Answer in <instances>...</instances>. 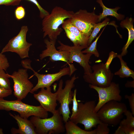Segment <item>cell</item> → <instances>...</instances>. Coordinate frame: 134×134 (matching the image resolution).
I'll return each mask as SVG.
<instances>
[{"label":"cell","instance_id":"cell-26","mask_svg":"<svg viewBox=\"0 0 134 134\" xmlns=\"http://www.w3.org/2000/svg\"><path fill=\"white\" fill-rule=\"evenodd\" d=\"M25 9L23 6H20L17 7L15 11V15L16 18L18 20L23 19L25 17Z\"/></svg>","mask_w":134,"mask_h":134},{"label":"cell","instance_id":"cell-17","mask_svg":"<svg viewBox=\"0 0 134 134\" xmlns=\"http://www.w3.org/2000/svg\"><path fill=\"white\" fill-rule=\"evenodd\" d=\"M65 123L66 134H103L104 132L103 127L99 124L94 130L87 131L81 129L70 120Z\"/></svg>","mask_w":134,"mask_h":134},{"label":"cell","instance_id":"cell-21","mask_svg":"<svg viewBox=\"0 0 134 134\" xmlns=\"http://www.w3.org/2000/svg\"><path fill=\"white\" fill-rule=\"evenodd\" d=\"M97 1L99 4L102 9V12L100 13L99 15L98 22H100L102 20L108 16L114 17L118 20L119 21L122 20L124 19L125 15L118 14L117 12V11L120 8L119 7H116L113 8H108L104 4L102 0H97Z\"/></svg>","mask_w":134,"mask_h":134},{"label":"cell","instance_id":"cell-10","mask_svg":"<svg viewBox=\"0 0 134 134\" xmlns=\"http://www.w3.org/2000/svg\"><path fill=\"white\" fill-rule=\"evenodd\" d=\"M93 72L84 75L83 79L86 82L93 86L101 87L109 86L111 83L113 74L107 69L103 63L94 65L92 67Z\"/></svg>","mask_w":134,"mask_h":134},{"label":"cell","instance_id":"cell-11","mask_svg":"<svg viewBox=\"0 0 134 134\" xmlns=\"http://www.w3.org/2000/svg\"><path fill=\"white\" fill-rule=\"evenodd\" d=\"M60 46L57 47L59 51H66L69 52L68 63L69 64L75 62L83 68L84 75H88L92 72L91 67L89 64V60L93 55L91 53L84 54L82 50L88 47L81 46H70L65 44L60 41H58Z\"/></svg>","mask_w":134,"mask_h":134},{"label":"cell","instance_id":"cell-15","mask_svg":"<svg viewBox=\"0 0 134 134\" xmlns=\"http://www.w3.org/2000/svg\"><path fill=\"white\" fill-rule=\"evenodd\" d=\"M41 88L37 94H34V98L38 101L44 110L53 114L56 111L57 106L56 92L53 93L51 91V87Z\"/></svg>","mask_w":134,"mask_h":134},{"label":"cell","instance_id":"cell-30","mask_svg":"<svg viewBox=\"0 0 134 134\" xmlns=\"http://www.w3.org/2000/svg\"><path fill=\"white\" fill-rule=\"evenodd\" d=\"M63 29L65 31L67 36L72 42L74 46H80L75 36L68 29L66 28Z\"/></svg>","mask_w":134,"mask_h":134},{"label":"cell","instance_id":"cell-24","mask_svg":"<svg viewBox=\"0 0 134 134\" xmlns=\"http://www.w3.org/2000/svg\"><path fill=\"white\" fill-rule=\"evenodd\" d=\"M11 75L6 73L3 69H0V88L6 89H11L9 78Z\"/></svg>","mask_w":134,"mask_h":134},{"label":"cell","instance_id":"cell-34","mask_svg":"<svg viewBox=\"0 0 134 134\" xmlns=\"http://www.w3.org/2000/svg\"><path fill=\"white\" fill-rule=\"evenodd\" d=\"M11 89H6L0 88V97L4 98L12 94Z\"/></svg>","mask_w":134,"mask_h":134},{"label":"cell","instance_id":"cell-6","mask_svg":"<svg viewBox=\"0 0 134 134\" xmlns=\"http://www.w3.org/2000/svg\"><path fill=\"white\" fill-rule=\"evenodd\" d=\"M78 78L74 75L70 79L66 81L63 89V80H61L59 83L58 88L56 92V99L60 104V107L58 109L65 123L68 121L70 117V112L69 105L72 103L73 94L71 90L74 87V83L75 80Z\"/></svg>","mask_w":134,"mask_h":134},{"label":"cell","instance_id":"cell-31","mask_svg":"<svg viewBox=\"0 0 134 134\" xmlns=\"http://www.w3.org/2000/svg\"><path fill=\"white\" fill-rule=\"evenodd\" d=\"M22 0H0V5L16 6L19 5Z\"/></svg>","mask_w":134,"mask_h":134},{"label":"cell","instance_id":"cell-36","mask_svg":"<svg viewBox=\"0 0 134 134\" xmlns=\"http://www.w3.org/2000/svg\"><path fill=\"white\" fill-rule=\"evenodd\" d=\"M3 131L2 129L0 128V134H3Z\"/></svg>","mask_w":134,"mask_h":134},{"label":"cell","instance_id":"cell-3","mask_svg":"<svg viewBox=\"0 0 134 134\" xmlns=\"http://www.w3.org/2000/svg\"><path fill=\"white\" fill-rule=\"evenodd\" d=\"M95 100H90L84 103H78L77 112L70 120L75 124L84 125V130L89 131L99 124L102 123L99 119L97 112L94 111L96 105Z\"/></svg>","mask_w":134,"mask_h":134},{"label":"cell","instance_id":"cell-22","mask_svg":"<svg viewBox=\"0 0 134 134\" xmlns=\"http://www.w3.org/2000/svg\"><path fill=\"white\" fill-rule=\"evenodd\" d=\"M122 57L120 54H118L117 55V57L120 60L121 67L118 71L114 73V74L119 76L121 78L131 77L134 80V71L128 66L127 63L123 60Z\"/></svg>","mask_w":134,"mask_h":134},{"label":"cell","instance_id":"cell-4","mask_svg":"<svg viewBox=\"0 0 134 134\" xmlns=\"http://www.w3.org/2000/svg\"><path fill=\"white\" fill-rule=\"evenodd\" d=\"M0 110L16 111L19 113L21 117L26 119H28L31 116L46 118L48 117V112L40 105H31L23 102L21 100H7L0 97Z\"/></svg>","mask_w":134,"mask_h":134},{"label":"cell","instance_id":"cell-1","mask_svg":"<svg viewBox=\"0 0 134 134\" xmlns=\"http://www.w3.org/2000/svg\"><path fill=\"white\" fill-rule=\"evenodd\" d=\"M74 12L58 6L55 7L50 13L43 19L42 30L43 37L48 36L50 40H56L63 29L59 27L66 19L70 18Z\"/></svg>","mask_w":134,"mask_h":134},{"label":"cell","instance_id":"cell-18","mask_svg":"<svg viewBox=\"0 0 134 134\" xmlns=\"http://www.w3.org/2000/svg\"><path fill=\"white\" fill-rule=\"evenodd\" d=\"M63 29H68L75 36L80 46L88 47V43L89 37L80 31L70 21L69 18L65 20L62 24Z\"/></svg>","mask_w":134,"mask_h":134},{"label":"cell","instance_id":"cell-28","mask_svg":"<svg viewBox=\"0 0 134 134\" xmlns=\"http://www.w3.org/2000/svg\"><path fill=\"white\" fill-rule=\"evenodd\" d=\"M30 1L35 4L38 8L40 12V17L43 19L49 14L47 11L44 9L39 4L37 0H25Z\"/></svg>","mask_w":134,"mask_h":134},{"label":"cell","instance_id":"cell-20","mask_svg":"<svg viewBox=\"0 0 134 134\" xmlns=\"http://www.w3.org/2000/svg\"><path fill=\"white\" fill-rule=\"evenodd\" d=\"M124 114L126 116V118L121 121L119 124V127L124 134H134V115L128 110L125 111Z\"/></svg>","mask_w":134,"mask_h":134},{"label":"cell","instance_id":"cell-7","mask_svg":"<svg viewBox=\"0 0 134 134\" xmlns=\"http://www.w3.org/2000/svg\"><path fill=\"white\" fill-rule=\"evenodd\" d=\"M31 62L30 60H22L21 63L24 68L32 70L37 78V83L32 89L30 92L31 93H33L39 89L50 87L54 82L59 80L62 77L66 75L70 76L74 72L69 67H64L58 72L55 73L41 74L36 72L32 68Z\"/></svg>","mask_w":134,"mask_h":134},{"label":"cell","instance_id":"cell-32","mask_svg":"<svg viewBox=\"0 0 134 134\" xmlns=\"http://www.w3.org/2000/svg\"><path fill=\"white\" fill-rule=\"evenodd\" d=\"M124 97L128 100L131 112L134 115V94L132 93L130 95H125Z\"/></svg>","mask_w":134,"mask_h":134},{"label":"cell","instance_id":"cell-2","mask_svg":"<svg viewBox=\"0 0 134 134\" xmlns=\"http://www.w3.org/2000/svg\"><path fill=\"white\" fill-rule=\"evenodd\" d=\"M51 117L41 118L32 116L30 121L35 127L36 134H58L65 131L62 115L58 109L56 110Z\"/></svg>","mask_w":134,"mask_h":134},{"label":"cell","instance_id":"cell-13","mask_svg":"<svg viewBox=\"0 0 134 134\" xmlns=\"http://www.w3.org/2000/svg\"><path fill=\"white\" fill-rule=\"evenodd\" d=\"M90 88L95 90L98 95V102L96 104L94 111L97 112L100 108L107 102L112 100L121 102L122 97L120 94L119 85L112 82L108 86L101 87L89 84Z\"/></svg>","mask_w":134,"mask_h":134},{"label":"cell","instance_id":"cell-14","mask_svg":"<svg viewBox=\"0 0 134 134\" xmlns=\"http://www.w3.org/2000/svg\"><path fill=\"white\" fill-rule=\"evenodd\" d=\"M56 41L49 40L47 39H44V41L46 45V49L42 51L40 55V59L42 60L46 57H49V60L53 62L58 61L66 62L71 69L74 71L77 69L73 64L68 63L69 52L66 51L57 50L55 46Z\"/></svg>","mask_w":134,"mask_h":134},{"label":"cell","instance_id":"cell-9","mask_svg":"<svg viewBox=\"0 0 134 134\" xmlns=\"http://www.w3.org/2000/svg\"><path fill=\"white\" fill-rule=\"evenodd\" d=\"M99 15L94 11L88 12L86 10L80 9L74 13L69 19L80 31L89 37L96 24L98 22Z\"/></svg>","mask_w":134,"mask_h":134},{"label":"cell","instance_id":"cell-25","mask_svg":"<svg viewBox=\"0 0 134 134\" xmlns=\"http://www.w3.org/2000/svg\"><path fill=\"white\" fill-rule=\"evenodd\" d=\"M106 26H105L100 35L96 37L95 40L82 52L84 53H91L94 54L98 58L99 54L97 49V42Z\"/></svg>","mask_w":134,"mask_h":134},{"label":"cell","instance_id":"cell-29","mask_svg":"<svg viewBox=\"0 0 134 134\" xmlns=\"http://www.w3.org/2000/svg\"><path fill=\"white\" fill-rule=\"evenodd\" d=\"M9 66V63L5 56L0 53V69L6 70Z\"/></svg>","mask_w":134,"mask_h":134},{"label":"cell","instance_id":"cell-19","mask_svg":"<svg viewBox=\"0 0 134 134\" xmlns=\"http://www.w3.org/2000/svg\"><path fill=\"white\" fill-rule=\"evenodd\" d=\"M134 19L131 17H127L126 19L122 20L120 25L122 28L126 29L128 32V39L126 44L122 49L120 55L122 56L126 55L127 53V49L129 45L134 39V28L133 23Z\"/></svg>","mask_w":134,"mask_h":134},{"label":"cell","instance_id":"cell-27","mask_svg":"<svg viewBox=\"0 0 134 134\" xmlns=\"http://www.w3.org/2000/svg\"><path fill=\"white\" fill-rule=\"evenodd\" d=\"M77 90L75 89L73 92V96L72 100V113L70 117H72L75 114L78 110V102L76 98Z\"/></svg>","mask_w":134,"mask_h":134},{"label":"cell","instance_id":"cell-23","mask_svg":"<svg viewBox=\"0 0 134 134\" xmlns=\"http://www.w3.org/2000/svg\"><path fill=\"white\" fill-rule=\"evenodd\" d=\"M110 19L106 18L102 22L97 23L94 27L92 32L89 36L87 45L89 46L92 41L96 37L100 29L108 25Z\"/></svg>","mask_w":134,"mask_h":134},{"label":"cell","instance_id":"cell-33","mask_svg":"<svg viewBox=\"0 0 134 134\" xmlns=\"http://www.w3.org/2000/svg\"><path fill=\"white\" fill-rule=\"evenodd\" d=\"M118 55L117 53L111 51L109 54V57L106 62L104 64L106 67L107 69H109V67L113 59L114 58L117 57Z\"/></svg>","mask_w":134,"mask_h":134},{"label":"cell","instance_id":"cell-35","mask_svg":"<svg viewBox=\"0 0 134 134\" xmlns=\"http://www.w3.org/2000/svg\"><path fill=\"white\" fill-rule=\"evenodd\" d=\"M125 87H134V80L132 81H128L125 84Z\"/></svg>","mask_w":134,"mask_h":134},{"label":"cell","instance_id":"cell-12","mask_svg":"<svg viewBox=\"0 0 134 134\" xmlns=\"http://www.w3.org/2000/svg\"><path fill=\"white\" fill-rule=\"evenodd\" d=\"M27 71L25 68L19 69L11 75L14 82V95L18 100L24 99L34 87L29 80Z\"/></svg>","mask_w":134,"mask_h":134},{"label":"cell","instance_id":"cell-8","mask_svg":"<svg viewBox=\"0 0 134 134\" xmlns=\"http://www.w3.org/2000/svg\"><path fill=\"white\" fill-rule=\"evenodd\" d=\"M28 30L27 26H22L18 34L9 41L2 49L1 53H3L8 52H15L22 59L29 58L30 48L32 44L28 42L26 40Z\"/></svg>","mask_w":134,"mask_h":134},{"label":"cell","instance_id":"cell-16","mask_svg":"<svg viewBox=\"0 0 134 134\" xmlns=\"http://www.w3.org/2000/svg\"><path fill=\"white\" fill-rule=\"evenodd\" d=\"M9 114L16 120L18 127V129L12 128L11 129L12 134H36L35 127L30 120L22 118L18 114H13L10 113Z\"/></svg>","mask_w":134,"mask_h":134},{"label":"cell","instance_id":"cell-5","mask_svg":"<svg viewBox=\"0 0 134 134\" xmlns=\"http://www.w3.org/2000/svg\"><path fill=\"white\" fill-rule=\"evenodd\" d=\"M127 110L124 103L112 100L103 105L97 113L102 123L108 125L116 126L119 124L124 112Z\"/></svg>","mask_w":134,"mask_h":134}]
</instances>
